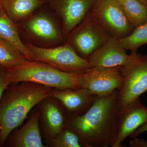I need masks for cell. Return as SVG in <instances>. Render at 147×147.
I'll list each match as a JSON object with an SVG mask.
<instances>
[{"instance_id": "6da1fadb", "label": "cell", "mask_w": 147, "mask_h": 147, "mask_svg": "<svg viewBox=\"0 0 147 147\" xmlns=\"http://www.w3.org/2000/svg\"><path fill=\"white\" fill-rule=\"evenodd\" d=\"M118 90L96 97L86 112L69 116L66 127L79 136L84 147L113 146L117 135L119 111Z\"/></svg>"}, {"instance_id": "7a4b0ae2", "label": "cell", "mask_w": 147, "mask_h": 147, "mask_svg": "<svg viewBox=\"0 0 147 147\" xmlns=\"http://www.w3.org/2000/svg\"><path fill=\"white\" fill-rule=\"evenodd\" d=\"M8 87L0 98V147L9 135L22 124L29 112L54 89L41 84L22 82Z\"/></svg>"}, {"instance_id": "3957f363", "label": "cell", "mask_w": 147, "mask_h": 147, "mask_svg": "<svg viewBox=\"0 0 147 147\" xmlns=\"http://www.w3.org/2000/svg\"><path fill=\"white\" fill-rule=\"evenodd\" d=\"M7 72L11 83L33 82L57 90L82 88L83 72H65L38 61L27 60Z\"/></svg>"}, {"instance_id": "277c9868", "label": "cell", "mask_w": 147, "mask_h": 147, "mask_svg": "<svg viewBox=\"0 0 147 147\" xmlns=\"http://www.w3.org/2000/svg\"><path fill=\"white\" fill-rule=\"evenodd\" d=\"M25 44L30 53L32 61L45 63L65 72H84L91 68L88 60L79 56L67 42L54 48Z\"/></svg>"}, {"instance_id": "5b68a950", "label": "cell", "mask_w": 147, "mask_h": 147, "mask_svg": "<svg viewBox=\"0 0 147 147\" xmlns=\"http://www.w3.org/2000/svg\"><path fill=\"white\" fill-rule=\"evenodd\" d=\"M89 13L109 36L115 39L125 37L134 29L120 2L117 0H96Z\"/></svg>"}, {"instance_id": "8992f818", "label": "cell", "mask_w": 147, "mask_h": 147, "mask_svg": "<svg viewBox=\"0 0 147 147\" xmlns=\"http://www.w3.org/2000/svg\"><path fill=\"white\" fill-rule=\"evenodd\" d=\"M121 71L124 82L118 90L119 113L147 92V55L143 56L137 53L130 63L121 67Z\"/></svg>"}, {"instance_id": "52a82bcc", "label": "cell", "mask_w": 147, "mask_h": 147, "mask_svg": "<svg viewBox=\"0 0 147 147\" xmlns=\"http://www.w3.org/2000/svg\"><path fill=\"white\" fill-rule=\"evenodd\" d=\"M111 37L88 13L83 21L67 37L76 53L87 59Z\"/></svg>"}, {"instance_id": "ba28073f", "label": "cell", "mask_w": 147, "mask_h": 147, "mask_svg": "<svg viewBox=\"0 0 147 147\" xmlns=\"http://www.w3.org/2000/svg\"><path fill=\"white\" fill-rule=\"evenodd\" d=\"M123 82L121 67H91L82 73V88L96 97H102L120 89Z\"/></svg>"}, {"instance_id": "9c48e42d", "label": "cell", "mask_w": 147, "mask_h": 147, "mask_svg": "<svg viewBox=\"0 0 147 147\" xmlns=\"http://www.w3.org/2000/svg\"><path fill=\"white\" fill-rule=\"evenodd\" d=\"M36 106L40 113V131L45 140L52 139L66 127L70 116L59 100L49 96Z\"/></svg>"}, {"instance_id": "30bf717a", "label": "cell", "mask_w": 147, "mask_h": 147, "mask_svg": "<svg viewBox=\"0 0 147 147\" xmlns=\"http://www.w3.org/2000/svg\"><path fill=\"white\" fill-rule=\"evenodd\" d=\"M96 0H49L51 8L60 17L62 34L66 38L85 18Z\"/></svg>"}, {"instance_id": "8fae6325", "label": "cell", "mask_w": 147, "mask_h": 147, "mask_svg": "<svg viewBox=\"0 0 147 147\" xmlns=\"http://www.w3.org/2000/svg\"><path fill=\"white\" fill-rule=\"evenodd\" d=\"M137 54L128 55L119 40L111 38L87 60L91 67H122L130 63Z\"/></svg>"}, {"instance_id": "7c38bea8", "label": "cell", "mask_w": 147, "mask_h": 147, "mask_svg": "<svg viewBox=\"0 0 147 147\" xmlns=\"http://www.w3.org/2000/svg\"><path fill=\"white\" fill-rule=\"evenodd\" d=\"M119 113L117 135L112 147H122L125 139L147 121V107L139 98Z\"/></svg>"}, {"instance_id": "4fadbf2b", "label": "cell", "mask_w": 147, "mask_h": 147, "mask_svg": "<svg viewBox=\"0 0 147 147\" xmlns=\"http://www.w3.org/2000/svg\"><path fill=\"white\" fill-rule=\"evenodd\" d=\"M38 108L34 109L23 126L14 129L9 135L5 144L10 147H45L39 125Z\"/></svg>"}, {"instance_id": "5bb4252c", "label": "cell", "mask_w": 147, "mask_h": 147, "mask_svg": "<svg viewBox=\"0 0 147 147\" xmlns=\"http://www.w3.org/2000/svg\"><path fill=\"white\" fill-rule=\"evenodd\" d=\"M50 96L61 103L69 116L82 115L85 113L96 97L84 88L77 89H54Z\"/></svg>"}, {"instance_id": "9a60e30c", "label": "cell", "mask_w": 147, "mask_h": 147, "mask_svg": "<svg viewBox=\"0 0 147 147\" xmlns=\"http://www.w3.org/2000/svg\"><path fill=\"white\" fill-rule=\"evenodd\" d=\"M25 28L37 38L48 42L63 40L62 35L52 19L40 13L29 18L24 24Z\"/></svg>"}, {"instance_id": "2e32d148", "label": "cell", "mask_w": 147, "mask_h": 147, "mask_svg": "<svg viewBox=\"0 0 147 147\" xmlns=\"http://www.w3.org/2000/svg\"><path fill=\"white\" fill-rule=\"evenodd\" d=\"M45 0H3L1 7L15 23L29 17Z\"/></svg>"}, {"instance_id": "e0dca14e", "label": "cell", "mask_w": 147, "mask_h": 147, "mask_svg": "<svg viewBox=\"0 0 147 147\" xmlns=\"http://www.w3.org/2000/svg\"><path fill=\"white\" fill-rule=\"evenodd\" d=\"M0 38L12 43L22 52L27 59L32 61L30 51L22 42L16 24L0 7Z\"/></svg>"}, {"instance_id": "ac0fdd59", "label": "cell", "mask_w": 147, "mask_h": 147, "mask_svg": "<svg viewBox=\"0 0 147 147\" xmlns=\"http://www.w3.org/2000/svg\"><path fill=\"white\" fill-rule=\"evenodd\" d=\"M28 60L17 47L7 40L0 38V66L7 69Z\"/></svg>"}, {"instance_id": "d6986e66", "label": "cell", "mask_w": 147, "mask_h": 147, "mask_svg": "<svg viewBox=\"0 0 147 147\" xmlns=\"http://www.w3.org/2000/svg\"><path fill=\"white\" fill-rule=\"evenodd\" d=\"M120 3L134 29L147 23L146 5L138 0H122Z\"/></svg>"}, {"instance_id": "ffe728a7", "label": "cell", "mask_w": 147, "mask_h": 147, "mask_svg": "<svg viewBox=\"0 0 147 147\" xmlns=\"http://www.w3.org/2000/svg\"><path fill=\"white\" fill-rule=\"evenodd\" d=\"M119 40L125 50L137 53L140 47L147 45V23L135 28L128 35Z\"/></svg>"}, {"instance_id": "44dd1931", "label": "cell", "mask_w": 147, "mask_h": 147, "mask_svg": "<svg viewBox=\"0 0 147 147\" xmlns=\"http://www.w3.org/2000/svg\"><path fill=\"white\" fill-rule=\"evenodd\" d=\"M46 145L51 147H84L78 135L70 129L65 127L55 137L45 140Z\"/></svg>"}, {"instance_id": "7402d4cb", "label": "cell", "mask_w": 147, "mask_h": 147, "mask_svg": "<svg viewBox=\"0 0 147 147\" xmlns=\"http://www.w3.org/2000/svg\"><path fill=\"white\" fill-rule=\"evenodd\" d=\"M11 83L9 78L6 69L0 66V98L6 89Z\"/></svg>"}, {"instance_id": "603a6c76", "label": "cell", "mask_w": 147, "mask_h": 147, "mask_svg": "<svg viewBox=\"0 0 147 147\" xmlns=\"http://www.w3.org/2000/svg\"><path fill=\"white\" fill-rule=\"evenodd\" d=\"M129 146L131 147H147V142L144 139L134 138L129 141Z\"/></svg>"}, {"instance_id": "cb8c5ba5", "label": "cell", "mask_w": 147, "mask_h": 147, "mask_svg": "<svg viewBox=\"0 0 147 147\" xmlns=\"http://www.w3.org/2000/svg\"><path fill=\"white\" fill-rule=\"evenodd\" d=\"M144 132H147V121L133 132L130 135V137L132 139L137 138L139 134Z\"/></svg>"}, {"instance_id": "d4e9b609", "label": "cell", "mask_w": 147, "mask_h": 147, "mask_svg": "<svg viewBox=\"0 0 147 147\" xmlns=\"http://www.w3.org/2000/svg\"><path fill=\"white\" fill-rule=\"evenodd\" d=\"M138 1L141 2L142 3L144 4L145 5H146L147 6V0H138Z\"/></svg>"}, {"instance_id": "484cf974", "label": "cell", "mask_w": 147, "mask_h": 147, "mask_svg": "<svg viewBox=\"0 0 147 147\" xmlns=\"http://www.w3.org/2000/svg\"><path fill=\"white\" fill-rule=\"evenodd\" d=\"M3 0H0V7H1V4Z\"/></svg>"}, {"instance_id": "4316f807", "label": "cell", "mask_w": 147, "mask_h": 147, "mask_svg": "<svg viewBox=\"0 0 147 147\" xmlns=\"http://www.w3.org/2000/svg\"><path fill=\"white\" fill-rule=\"evenodd\" d=\"M117 1H119L121 2V1H122V0H117Z\"/></svg>"}, {"instance_id": "83f0119b", "label": "cell", "mask_w": 147, "mask_h": 147, "mask_svg": "<svg viewBox=\"0 0 147 147\" xmlns=\"http://www.w3.org/2000/svg\"><path fill=\"white\" fill-rule=\"evenodd\" d=\"M45 1H46V2H48V1H49V0H45Z\"/></svg>"}]
</instances>
